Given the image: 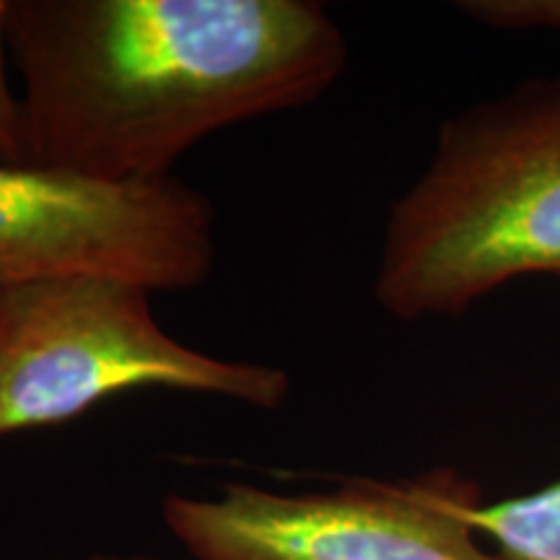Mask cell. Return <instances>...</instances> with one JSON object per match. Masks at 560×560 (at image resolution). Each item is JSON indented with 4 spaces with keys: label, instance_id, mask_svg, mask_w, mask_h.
<instances>
[{
    "label": "cell",
    "instance_id": "8992f818",
    "mask_svg": "<svg viewBox=\"0 0 560 560\" xmlns=\"http://www.w3.org/2000/svg\"><path fill=\"white\" fill-rule=\"evenodd\" d=\"M450 506L501 560H560V478L535 493L486 503L470 482L454 480Z\"/></svg>",
    "mask_w": 560,
    "mask_h": 560
},
{
    "label": "cell",
    "instance_id": "5b68a950",
    "mask_svg": "<svg viewBox=\"0 0 560 560\" xmlns=\"http://www.w3.org/2000/svg\"><path fill=\"white\" fill-rule=\"evenodd\" d=\"M457 475L348 480L332 490L226 482L170 493L161 520L192 560H501L450 506Z\"/></svg>",
    "mask_w": 560,
    "mask_h": 560
},
{
    "label": "cell",
    "instance_id": "ba28073f",
    "mask_svg": "<svg viewBox=\"0 0 560 560\" xmlns=\"http://www.w3.org/2000/svg\"><path fill=\"white\" fill-rule=\"evenodd\" d=\"M9 0H0V164L30 166L24 143V120H21L19 94L9 81V39H5Z\"/></svg>",
    "mask_w": 560,
    "mask_h": 560
},
{
    "label": "cell",
    "instance_id": "277c9868",
    "mask_svg": "<svg viewBox=\"0 0 560 560\" xmlns=\"http://www.w3.org/2000/svg\"><path fill=\"white\" fill-rule=\"evenodd\" d=\"M215 268V213L177 174L109 182L0 164V289L55 278H115L190 291Z\"/></svg>",
    "mask_w": 560,
    "mask_h": 560
},
{
    "label": "cell",
    "instance_id": "6da1fadb",
    "mask_svg": "<svg viewBox=\"0 0 560 560\" xmlns=\"http://www.w3.org/2000/svg\"><path fill=\"white\" fill-rule=\"evenodd\" d=\"M26 161L109 182L172 177L231 125L322 100L348 42L314 0H9Z\"/></svg>",
    "mask_w": 560,
    "mask_h": 560
},
{
    "label": "cell",
    "instance_id": "7a4b0ae2",
    "mask_svg": "<svg viewBox=\"0 0 560 560\" xmlns=\"http://www.w3.org/2000/svg\"><path fill=\"white\" fill-rule=\"evenodd\" d=\"M527 276L560 280V73L446 117L389 208L374 299L402 322L457 317Z\"/></svg>",
    "mask_w": 560,
    "mask_h": 560
},
{
    "label": "cell",
    "instance_id": "9c48e42d",
    "mask_svg": "<svg viewBox=\"0 0 560 560\" xmlns=\"http://www.w3.org/2000/svg\"><path fill=\"white\" fill-rule=\"evenodd\" d=\"M86 560H164V558H153V556H143V552H94Z\"/></svg>",
    "mask_w": 560,
    "mask_h": 560
},
{
    "label": "cell",
    "instance_id": "3957f363",
    "mask_svg": "<svg viewBox=\"0 0 560 560\" xmlns=\"http://www.w3.org/2000/svg\"><path fill=\"white\" fill-rule=\"evenodd\" d=\"M151 291L115 278L0 289V436L52 429L130 389H174L280 410L291 380L172 338Z\"/></svg>",
    "mask_w": 560,
    "mask_h": 560
},
{
    "label": "cell",
    "instance_id": "52a82bcc",
    "mask_svg": "<svg viewBox=\"0 0 560 560\" xmlns=\"http://www.w3.org/2000/svg\"><path fill=\"white\" fill-rule=\"evenodd\" d=\"M459 13L499 32H560V0H462Z\"/></svg>",
    "mask_w": 560,
    "mask_h": 560
}]
</instances>
